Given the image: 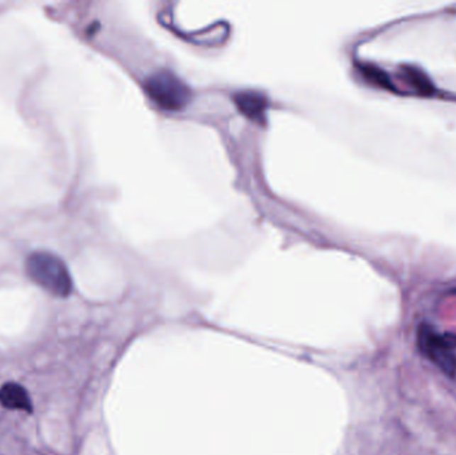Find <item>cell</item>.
Here are the masks:
<instances>
[{
  "label": "cell",
  "instance_id": "obj_7",
  "mask_svg": "<svg viewBox=\"0 0 456 455\" xmlns=\"http://www.w3.org/2000/svg\"><path fill=\"white\" fill-rule=\"evenodd\" d=\"M445 338L448 339V342L451 344V346L455 349L456 347V334H454V335H445Z\"/></svg>",
  "mask_w": 456,
  "mask_h": 455
},
{
  "label": "cell",
  "instance_id": "obj_5",
  "mask_svg": "<svg viewBox=\"0 0 456 455\" xmlns=\"http://www.w3.org/2000/svg\"><path fill=\"white\" fill-rule=\"evenodd\" d=\"M0 405L9 410L33 412V402L22 385L9 382L0 388Z\"/></svg>",
  "mask_w": 456,
  "mask_h": 455
},
{
  "label": "cell",
  "instance_id": "obj_3",
  "mask_svg": "<svg viewBox=\"0 0 456 455\" xmlns=\"http://www.w3.org/2000/svg\"><path fill=\"white\" fill-rule=\"evenodd\" d=\"M30 275L45 290L59 297H66L71 292V279L67 271L54 259L40 258L31 263Z\"/></svg>",
  "mask_w": 456,
  "mask_h": 455
},
{
  "label": "cell",
  "instance_id": "obj_6",
  "mask_svg": "<svg viewBox=\"0 0 456 455\" xmlns=\"http://www.w3.org/2000/svg\"><path fill=\"white\" fill-rule=\"evenodd\" d=\"M363 71H365L366 77H368L371 80H374V82H377L379 84H383V86L389 84V79L386 77V74L382 72L378 68L372 66H365L363 67Z\"/></svg>",
  "mask_w": 456,
  "mask_h": 455
},
{
  "label": "cell",
  "instance_id": "obj_1",
  "mask_svg": "<svg viewBox=\"0 0 456 455\" xmlns=\"http://www.w3.org/2000/svg\"><path fill=\"white\" fill-rule=\"evenodd\" d=\"M145 89L148 98L166 111L184 109L192 98L189 86L168 70H159L151 74L145 80Z\"/></svg>",
  "mask_w": 456,
  "mask_h": 455
},
{
  "label": "cell",
  "instance_id": "obj_4",
  "mask_svg": "<svg viewBox=\"0 0 456 455\" xmlns=\"http://www.w3.org/2000/svg\"><path fill=\"white\" fill-rule=\"evenodd\" d=\"M234 100L238 110L245 115L248 119H252L259 123L265 119L268 103L263 94L247 89V91H240L235 94Z\"/></svg>",
  "mask_w": 456,
  "mask_h": 455
},
{
  "label": "cell",
  "instance_id": "obj_2",
  "mask_svg": "<svg viewBox=\"0 0 456 455\" xmlns=\"http://www.w3.org/2000/svg\"><path fill=\"white\" fill-rule=\"evenodd\" d=\"M418 347L423 356L450 378L456 377V354L454 347L445 335L436 333L428 324H422L418 330Z\"/></svg>",
  "mask_w": 456,
  "mask_h": 455
}]
</instances>
